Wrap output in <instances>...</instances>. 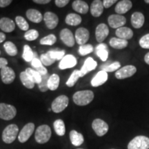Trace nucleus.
Here are the masks:
<instances>
[{"instance_id":"7","label":"nucleus","mask_w":149,"mask_h":149,"mask_svg":"<svg viewBox=\"0 0 149 149\" xmlns=\"http://www.w3.org/2000/svg\"><path fill=\"white\" fill-rule=\"evenodd\" d=\"M92 128L96 135L102 137L107 133L109 130V125L106 122L101 119H95L92 123Z\"/></svg>"},{"instance_id":"44","label":"nucleus","mask_w":149,"mask_h":149,"mask_svg":"<svg viewBox=\"0 0 149 149\" xmlns=\"http://www.w3.org/2000/svg\"><path fill=\"white\" fill-rule=\"evenodd\" d=\"M93 51V46L91 44H84V45L80 46L79 48V55L85 56L88 54H90Z\"/></svg>"},{"instance_id":"15","label":"nucleus","mask_w":149,"mask_h":149,"mask_svg":"<svg viewBox=\"0 0 149 149\" xmlns=\"http://www.w3.org/2000/svg\"><path fill=\"white\" fill-rule=\"evenodd\" d=\"M77 62V59L75 58L74 56L72 55H66L61 60L59 64V68L61 70L72 68V67L76 66Z\"/></svg>"},{"instance_id":"4","label":"nucleus","mask_w":149,"mask_h":149,"mask_svg":"<svg viewBox=\"0 0 149 149\" xmlns=\"http://www.w3.org/2000/svg\"><path fill=\"white\" fill-rule=\"evenodd\" d=\"M128 149H149V138L144 135L134 137L128 143Z\"/></svg>"},{"instance_id":"17","label":"nucleus","mask_w":149,"mask_h":149,"mask_svg":"<svg viewBox=\"0 0 149 149\" xmlns=\"http://www.w3.org/2000/svg\"><path fill=\"white\" fill-rule=\"evenodd\" d=\"M97 66V63L93 59L92 57H88L86 59L83 66L81 67L80 70V73H81V77H84L85 74H86L88 72L92 71V70L95 69V68Z\"/></svg>"},{"instance_id":"20","label":"nucleus","mask_w":149,"mask_h":149,"mask_svg":"<svg viewBox=\"0 0 149 149\" xmlns=\"http://www.w3.org/2000/svg\"><path fill=\"white\" fill-rule=\"evenodd\" d=\"M108 79V74L104 70H100L91 80V85L93 87L100 86L104 84Z\"/></svg>"},{"instance_id":"12","label":"nucleus","mask_w":149,"mask_h":149,"mask_svg":"<svg viewBox=\"0 0 149 149\" xmlns=\"http://www.w3.org/2000/svg\"><path fill=\"white\" fill-rule=\"evenodd\" d=\"M60 39L65 45L68 46V47H72L75 43L73 34L68 29L61 30L60 32Z\"/></svg>"},{"instance_id":"30","label":"nucleus","mask_w":149,"mask_h":149,"mask_svg":"<svg viewBox=\"0 0 149 149\" xmlns=\"http://www.w3.org/2000/svg\"><path fill=\"white\" fill-rule=\"evenodd\" d=\"M59 82H60V78L57 74H53L49 77L48 80V88L51 91H55L58 88Z\"/></svg>"},{"instance_id":"13","label":"nucleus","mask_w":149,"mask_h":149,"mask_svg":"<svg viewBox=\"0 0 149 149\" xmlns=\"http://www.w3.org/2000/svg\"><path fill=\"white\" fill-rule=\"evenodd\" d=\"M90 33L85 28H79L75 32V40L79 45L82 46L86 44L89 40Z\"/></svg>"},{"instance_id":"5","label":"nucleus","mask_w":149,"mask_h":149,"mask_svg":"<svg viewBox=\"0 0 149 149\" xmlns=\"http://www.w3.org/2000/svg\"><path fill=\"white\" fill-rule=\"evenodd\" d=\"M17 109L10 104L0 103V118L4 120H11L16 116Z\"/></svg>"},{"instance_id":"26","label":"nucleus","mask_w":149,"mask_h":149,"mask_svg":"<svg viewBox=\"0 0 149 149\" xmlns=\"http://www.w3.org/2000/svg\"><path fill=\"white\" fill-rule=\"evenodd\" d=\"M69 136L72 144L75 146H81L84 141V138L82 134L78 133L77 131L74 130H72L70 132Z\"/></svg>"},{"instance_id":"9","label":"nucleus","mask_w":149,"mask_h":149,"mask_svg":"<svg viewBox=\"0 0 149 149\" xmlns=\"http://www.w3.org/2000/svg\"><path fill=\"white\" fill-rule=\"evenodd\" d=\"M35 130V124L33 123H28L22 128L18 135V139L19 142L24 143L29 140L31 136L33 135Z\"/></svg>"},{"instance_id":"28","label":"nucleus","mask_w":149,"mask_h":149,"mask_svg":"<svg viewBox=\"0 0 149 149\" xmlns=\"http://www.w3.org/2000/svg\"><path fill=\"white\" fill-rule=\"evenodd\" d=\"M31 65L35 68V70L37 72H38L42 76L48 74L47 69L43 66L40 59L37 58V56L35 54H34V58H33L32 61H31Z\"/></svg>"},{"instance_id":"24","label":"nucleus","mask_w":149,"mask_h":149,"mask_svg":"<svg viewBox=\"0 0 149 149\" xmlns=\"http://www.w3.org/2000/svg\"><path fill=\"white\" fill-rule=\"evenodd\" d=\"M72 7L74 10L81 14H86L88 11V5L84 1L81 0H76L72 2Z\"/></svg>"},{"instance_id":"42","label":"nucleus","mask_w":149,"mask_h":149,"mask_svg":"<svg viewBox=\"0 0 149 149\" xmlns=\"http://www.w3.org/2000/svg\"><path fill=\"white\" fill-rule=\"evenodd\" d=\"M39 37V33L37 30L31 29L26 32L24 34V38L27 41H34Z\"/></svg>"},{"instance_id":"16","label":"nucleus","mask_w":149,"mask_h":149,"mask_svg":"<svg viewBox=\"0 0 149 149\" xmlns=\"http://www.w3.org/2000/svg\"><path fill=\"white\" fill-rule=\"evenodd\" d=\"M109 34V29L105 24H100L97 26L95 30L96 40L100 44L104 42Z\"/></svg>"},{"instance_id":"56","label":"nucleus","mask_w":149,"mask_h":149,"mask_svg":"<svg viewBox=\"0 0 149 149\" xmlns=\"http://www.w3.org/2000/svg\"><path fill=\"white\" fill-rule=\"evenodd\" d=\"M0 54H1V51H0Z\"/></svg>"},{"instance_id":"49","label":"nucleus","mask_w":149,"mask_h":149,"mask_svg":"<svg viewBox=\"0 0 149 149\" xmlns=\"http://www.w3.org/2000/svg\"><path fill=\"white\" fill-rule=\"evenodd\" d=\"M13 2L12 0H0V7L5 8L10 4Z\"/></svg>"},{"instance_id":"32","label":"nucleus","mask_w":149,"mask_h":149,"mask_svg":"<svg viewBox=\"0 0 149 149\" xmlns=\"http://www.w3.org/2000/svg\"><path fill=\"white\" fill-rule=\"evenodd\" d=\"M54 129L55 133L59 136H64L66 133V128L65 124L62 120H57L53 123Z\"/></svg>"},{"instance_id":"47","label":"nucleus","mask_w":149,"mask_h":149,"mask_svg":"<svg viewBox=\"0 0 149 149\" xmlns=\"http://www.w3.org/2000/svg\"><path fill=\"white\" fill-rule=\"evenodd\" d=\"M55 3L57 7L63 8L69 3V0H56Z\"/></svg>"},{"instance_id":"40","label":"nucleus","mask_w":149,"mask_h":149,"mask_svg":"<svg viewBox=\"0 0 149 149\" xmlns=\"http://www.w3.org/2000/svg\"><path fill=\"white\" fill-rule=\"evenodd\" d=\"M56 42H57V37H55V35L51 34L43 37L42 39H41L40 44H42V45L52 46Z\"/></svg>"},{"instance_id":"50","label":"nucleus","mask_w":149,"mask_h":149,"mask_svg":"<svg viewBox=\"0 0 149 149\" xmlns=\"http://www.w3.org/2000/svg\"><path fill=\"white\" fill-rule=\"evenodd\" d=\"M7 65H8V61H7V59L3 58V57H0V68L2 69L3 68L7 66Z\"/></svg>"},{"instance_id":"35","label":"nucleus","mask_w":149,"mask_h":149,"mask_svg":"<svg viewBox=\"0 0 149 149\" xmlns=\"http://www.w3.org/2000/svg\"><path fill=\"white\" fill-rule=\"evenodd\" d=\"M3 48H4L6 52L10 56H15L18 53V50L16 46L12 42H6L3 44Z\"/></svg>"},{"instance_id":"37","label":"nucleus","mask_w":149,"mask_h":149,"mask_svg":"<svg viewBox=\"0 0 149 149\" xmlns=\"http://www.w3.org/2000/svg\"><path fill=\"white\" fill-rule=\"evenodd\" d=\"M34 54L29 45H24L23 54H22V57L24 60L27 62H31L34 58Z\"/></svg>"},{"instance_id":"23","label":"nucleus","mask_w":149,"mask_h":149,"mask_svg":"<svg viewBox=\"0 0 149 149\" xmlns=\"http://www.w3.org/2000/svg\"><path fill=\"white\" fill-rule=\"evenodd\" d=\"M115 35L118 37V38L126 40H130L133 36V32L131 29L128 27H121L119 28L115 31Z\"/></svg>"},{"instance_id":"38","label":"nucleus","mask_w":149,"mask_h":149,"mask_svg":"<svg viewBox=\"0 0 149 149\" xmlns=\"http://www.w3.org/2000/svg\"><path fill=\"white\" fill-rule=\"evenodd\" d=\"M120 63L119 61H115V62L111 63V64H104L101 66L102 70H104L105 72H113L119 69L120 68Z\"/></svg>"},{"instance_id":"34","label":"nucleus","mask_w":149,"mask_h":149,"mask_svg":"<svg viewBox=\"0 0 149 149\" xmlns=\"http://www.w3.org/2000/svg\"><path fill=\"white\" fill-rule=\"evenodd\" d=\"M19 77L20 80L22 81V84H23L26 88L29 89H32L34 88L35 84L33 82L32 80L30 79V77L28 76V74L25 71L22 72L21 73H20Z\"/></svg>"},{"instance_id":"8","label":"nucleus","mask_w":149,"mask_h":149,"mask_svg":"<svg viewBox=\"0 0 149 149\" xmlns=\"http://www.w3.org/2000/svg\"><path fill=\"white\" fill-rule=\"evenodd\" d=\"M137 71V68L133 65H127L115 72V77L118 79H124L126 78L132 77Z\"/></svg>"},{"instance_id":"19","label":"nucleus","mask_w":149,"mask_h":149,"mask_svg":"<svg viewBox=\"0 0 149 149\" xmlns=\"http://www.w3.org/2000/svg\"><path fill=\"white\" fill-rule=\"evenodd\" d=\"M0 29L6 33H11L15 29V24L12 19L8 17L0 19Z\"/></svg>"},{"instance_id":"22","label":"nucleus","mask_w":149,"mask_h":149,"mask_svg":"<svg viewBox=\"0 0 149 149\" xmlns=\"http://www.w3.org/2000/svg\"><path fill=\"white\" fill-rule=\"evenodd\" d=\"M144 15L140 12H135L131 16V24L135 29H140L144 24Z\"/></svg>"},{"instance_id":"25","label":"nucleus","mask_w":149,"mask_h":149,"mask_svg":"<svg viewBox=\"0 0 149 149\" xmlns=\"http://www.w3.org/2000/svg\"><path fill=\"white\" fill-rule=\"evenodd\" d=\"M95 53L96 55L100 57L102 61H107L108 57H109V51H108L107 44L101 43V44L97 46L95 48Z\"/></svg>"},{"instance_id":"53","label":"nucleus","mask_w":149,"mask_h":149,"mask_svg":"<svg viewBox=\"0 0 149 149\" xmlns=\"http://www.w3.org/2000/svg\"><path fill=\"white\" fill-rule=\"evenodd\" d=\"M144 61L147 64L149 65V52L144 56Z\"/></svg>"},{"instance_id":"43","label":"nucleus","mask_w":149,"mask_h":149,"mask_svg":"<svg viewBox=\"0 0 149 149\" xmlns=\"http://www.w3.org/2000/svg\"><path fill=\"white\" fill-rule=\"evenodd\" d=\"M49 74H46L45 75L42 76V80L41 82L38 84L39 88L42 92H46L48 90V80L49 79Z\"/></svg>"},{"instance_id":"21","label":"nucleus","mask_w":149,"mask_h":149,"mask_svg":"<svg viewBox=\"0 0 149 149\" xmlns=\"http://www.w3.org/2000/svg\"><path fill=\"white\" fill-rule=\"evenodd\" d=\"M103 2L100 0H95L91 3V15L95 17H99L102 15L104 11Z\"/></svg>"},{"instance_id":"39","label":"nucleus","mask_w":149,"mask_h":149,"mask_svg":"<svg viewBox=\"0 0 149 149\" xmlns=\"http://www.w3.org/2000/svg\"><path fill=\"white\" fill-rule=\"evenodd\" d=\"M15 22L19 28L22 31H28L29 29V25L26 22V20L22 16H17L15 18Z\"/></svg>"},{"instance_id":"54","label":"nucleus","mask_w":149,"mask_h":149,"mask_svg":"<svg viewBox=\"0 0 149 149\" xmlns=\"http://www.w3.org/2000/svg\"><path fill=\"white\" fill-rule=\"evenodd\" d=\"M145 2L147 3H149V0H145Z\"/></svg>"},{"instance_id":"27","label":"nucleus","mask_w":149,"mask_h":149,"mask_svg":"<svg viewBox=\"0 0 149 149\" xmlns=\"http://www.w3.org/2000/svg\"><path fill=\"white\" fill-rule=\"evenodd\" d=\"M26 17L30 21L34 23H40L42 21V14L36 9H29L26 11Z\"/></svg>"},{"instance_id":"11","label":"nucleus","mask_w":149,"mask_h":149,"mask_svg":"<svg viewBox=\"0 0 149 149\" xmlns=\"http://www.w3.org/2000/svg\"><path fill=\"white\" fill-rule=\"evenodd\" d=\"M1 81L6 84H10L13 82L15 78V72L13 69L8 66H6L1 69Z\"/></svg>"},{"instance_id":"10","label":"nucleus","mask_w":149,"mask_h":149,"mask_svg":"<svg viewBox=\"0 0 149 149\" xmlns=\"http://www.w3.org/2000/svg\"><path fill=\"white\" fill-rule=\"evenodd\" d=\"M108 22L111 28L117 29L123 27V26L126 24V19L125 17L121 15H111L108 18Z\"/></svg>"},{"instance_id":"1","label":"nucleus","mask_w":149,"mask_h":149,"mask_svg":"<svg viewBox=\"0 0 149 149\" xmlns=\"http://www.w3.org/2000/svg\"><path fill=\"white\" fill-rule=\"evenodd\" d=\"M94 99V93L92 91H79L73 95L72 100L74 103L78 106H86Z\"/></svg>"},{"instance_id":"31","label":"nucleus","mask_w":149,"mask_h":149,"mask_svg":"<svg viewBox=\"0 0 149 149\" xmlns=\"http://www.w3.org/2000/svg\"><path fill=\"white\" fill-rule=\"evenodd\" d=\"M81 16L75 13H70L66 16L65 22L68 25L70 26H77L81 24Z\"/></svg>"},{"instance_id":"51","label":"nucleus","mask_w":149,"mask_h":149,"mask_svg":"<svg viewBox=\"0 0 149 149\" xmlns=\"http://www.w3.org/2000/svg\"><path fill=\"white\" fill-rule=\"evenodd\" d=\"M33 2L39 4H46L51 2V0H33Z\"/></svg>"},{"instance_id":"3","label":"nucleus","mask_w":149,"mask_h":149,"mask_svg":"<svg viewBox=\"0 0 149 149\" xmlns=\"http://www.w3.org/2000/svg\"><path fill=\"white\" fill-rule=\"evenodd\" d=\"M19 133V128L16 124L7 126L2 133V140L6 144H11L15 140Z\"/></svg>"},{"instance_id":"2","label":"nucleus","mask_w":149,"mask_h":149,"mask_svg":"<svg viewBox=\"0 0 149 149\" xmlns=\"http://www.w3.org/2000/svg\"><path fill=\"white\" fill-rule=\"evenodd\" d=\"M51 129L50 126L46 124L41 125L35 131V139L37 143L43 144L48 142L51 137Z\"/></svg>"},{"instance_id":"52","label":"nucleus","mask_w":149,"mask_h":149,"mask_svg":"<svg viewBox=\"0 0 149 149\" xmlns=\"http://www.w3.org/2000/svg\"><path fill=\"white\" fill-rule=\"evenodd\" d=\"M6 40V35L3 33L0 32V44L2 43L3 42H4Z\"/></svg>"},{"instance_id":"14","label":"nucleus","mask_w":149,"mask_h":149,"mask_svg":"<svg viewBox=\"0 0 149 149\" xmlns=\"http://www.w3.org/2000/svg\"><path fill=\"white\" fill-rule=\"evenodd\" d=\"M44 20L48 29H54L57 26L59 18L57 15L52 12H46L44 15Z\"/></svg>"},{"instance_id":"29","label":"nucleus","mask_w":149,"mask_h":149,"mask_svg":"<svg viewBox=\"0 0 149 149\" xmlns=\"http://www.w3.org/2000/svg\"><path fill=\"white\" fill-rule=\"evenodd\" d=\"M110 46L115 49H123L128 46V42L126 40L118 38V37H113L109 42Z\"/></svg>"},{"instance_id":"46","label":"nucleus","mask_w":149,"mask_h":149,"mask_svg":"<svg viewBox=\"0 0 149 149\" xmlns=\"http://www.w3.org/2000/svg\"><path fill=\"white\" fill-rule=\"evenodd\" d=\"M139 45L142 48L149 49V33L144 35L139 40Z\"/></svg>"},{"instance_id":"36","label":"nucleus","mask_w":149,"mask_h":149,"mask_svg":"<svg viewBox=\"0 0 149 149\" xmlns=\"http://www.w3.org/2000/svg\"><path fill=\"white\" fill-rule=\"evenodd\" d=\"M81 77V73H80V70H74L71 75L70 76V77L68 78V79L67 80L66 84L67 86L68 87H72L74 86L76 83H77V80L79 79V78Z\"/></svg>"},{"instance_id":"6","label":"nucleus","mask_w":149,"mask_h":149,"mask_svg":"<svg viewBox=\"0 0 149 149\" xmlns=\"http://www.w3.org/2000/svg\"><path fill=\"white\" fill-rule=\"evenodd\" d=\"M69 99L66 95H59L56 97L51 104V109L54 113H59L68 107Z\"/></svg>"},{"instance_id":"45","label":"nucleus","mask_w":149,"mask_h":149,"mask_svg":"<svg viewBox=\"0 0 149 149\" xmlns=\"http://www.w3.org/2000/svg\"><path fill=\"white\" fill-rule=\"evenodd\" d=\"M40 61L42 62V64L43 65L46 66H51L55 62V60H54L53 59H52L51 57H50L49 55L46 53H44L41 55L40 57Z\"/></svg>"},{"instance_id":"48","label":"nucleus","mask_w":149,"mask_h":149,"mask_svg":"<svg viewBox=\"0 0 149 149\" xmlns=\"http://www.w3.org/2000/svg\"><path fill=\"white\" fill-rule=\"evenodd\" d=\"M116 2V0H104V1H103V5L104 8H109Z\"/></svg>"},{"instance_id":"55","label":"nucleus","mask_w":149,"mask_h":149,"mask_svg":"<svg viewBox=\"0 0 149 149\" xmlns=\"http://www.w3.org/2000/svg\"><path fill=\"white\" fill-rule=\"evenodd\" d=\"M77 149H83V148H77Z\"/></svg>"},{"instance_id":"18","label":"nucleus","mask_w":149,"mask_h":149,"mask_svg":"<svg viewBox=\"0 0 149 149\" xmlns=\"http://www.w3.org/2000/svg\"><path fill=\"white\" fill-rule=\"evenodd\" d=\"M132 6H133V3L130 0H122L117 3L115 10L117 15H122V14L126 13L128 10H130Z\"/></svg>"},{"instance_id":"33","label":"nucleus","mask_w":149,"mask_h":149,"mask_svg":"<svg viewBox=\"0 0 149 149\" xmlns=\"http://www.w3.org/2000/svg\"><path fill=\"white\" fill-rule=\"evenodd\" d=\"M25 72H26L28 76L30 77L32 81L35 84H39L41 82V80H42V75L39 73L38 72H37L36 70L32 68H28L26 69Z\"/></svg>"},{"instance_id":"41","label":"nucleus","mask_w":149,"mask_h":149,"mask_svg":"<svg viewBox=\"0 0 149 149\" xmlns=\"http://www.w3.org/2000/svg\"><path fill=\"white\" fill-rule=\"evenodd\" d=\"M47 53L49 55L50 57L54 60H59V59H62L63 57H64L65 51H58V50H52L47 52Z\"/></svg>"}]
</instances>
